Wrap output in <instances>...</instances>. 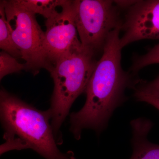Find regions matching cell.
Wrapping results in <instances>:
<instances>
[{"label": "cell", "instance_id": "cell-1", "mask_svg": "<svg viewBox=\"0 0 159 159\" xmlns=\"http://www.w3.org/2000/svg\"><path fill=\"white\" fill-rule=\"evenodd\" d=\"M121 31V26L110 34L84 92L85 103L70 115V131L77 140L84 129H93L97 134L105 129L114 111L126 100L125 89H135L140 82L133 80L122 68Z\"/></svg>", "mask_w": 159, "mask_h": 159}, {"label": "cell", "instance_id": "cell-2", "mask_svg": "<svg viewBox=\"0 0 159 159\" xmlns=\"http://www.w3.org/2000/svg\"><path fill=\"white\" fill-rule=\"evenodd\" d=\"M0 119L5 140L1 155L30 149L45 159H77L73 152H63L58 148L48 110H39L3 88L0 91Z\"/></svg>", "mask_w": 159, "mask_h": 159}, {"label": "cell", "instance_id": "cell-3", "mask_svg": "<svg viewBox=\"0 0 159 159\" xmlns=\"http://www.w3.org/2000/svg\"><path fill=\"white\" fill-rule=\"evenodd\" d=\"M93 51L81 47L63 56L50 72L54 87L48 109L51 125L59 144L61 128L77 97L84 93L97 61Z\"/></svg>", "mask_w": 159, "mask_h": 159}, {"label": "cell", "instance_id": "cell-4", "mask_svg": "<svg viewBox=\"0 0 159 159\" xmlns=\"http://www.w3.org/2000/svg\"><path fill=\"white\" fill-rule=\"evenodd\" d=\"M6 19L12 39L26 61L27 71L34 75L52 67L46 56L45 31L38 23L35 14L29 11L19 0L4 1Z\"/></svg>", "mask_w": 159, "mask_h": 159}, {"label": "cell", "instance_id": "cell-5", "mask_svg": "<svg viewBox=\"0 0 159 159\" xmlns=\"http://www.w3.org/2000/svg\"><path fill=\"white\" fill-rule=\"evenodd\" d=\"M76 23L82 47L103 51L111 32L122 26L119 7L109 0H75Z\"/></svg>", "mask_w": 159, "mask_h": 159}, {"label": "cell", "instance_id": "cell-6", "mask_svg": "<svg viewBox=\"0 0 159 159\" xmlns=\"http://www.w3.org/2000/svg\"><path fill=\"white\" fill-rule=\"evenodd\" d=\"M45 25L46 56L53 70L60 58L82 46L78 37L75 1L68 0L61 11L46 20Z\"/></svg>", "mask_w": 159, "mask_h": 159}, {"label": "cell", "instance_id": "cell-7", "mask_svg": "<svg viewBox=\"0 0 159 159\" xmlns=\"http://www.w3.org/2000/svg\"><path fill=\"white\" fill-rule=\"evenodd\" d=\"M121 30L122 48L137 41L159 40V0L137 1L129 7Z\"/></svg>", "mask_w": 159, "mask_h": 159}, {"label": "cell", "instance_id": "cell-8", "mask_svg": "<svg viewBox=\"0 0 159 159\" xmlns=\"http://www.w3.org/2000/svg\"><path fill=\"white\" fill-rule=\"evenodd\" d=\"M130 125L133 152L129 159H159V145L148 139L153 123L149 119L138 118L132 120Z\"/></svg>", "mask_w": 159, "mask_h": 159}, {"label": "cell", "instance_id": "cell-9", "mask_svg": "<svg viewBox=\"0 0 159 159\" xmlns=\"http://www.w3.org/2000/svg\"><path fill=\"white\" fill-rule=\"evenodd\" d=\"M68 0H19L26 9L49 19L62 10Z\"/></svg>", "mask_w": 159, "mask_h": 159}, {"label": "cell", "instance_id": "cell-10", "mask_svg": "<svg viewBox=\"0 0 159 159\" xmlns=\"http://www.w3.org/2000/svg\"><path fill=\"white\" fill-rule=\"evenodd\" d=\"M0 48L15 58L22 55L14 42L6 19L4 1H0Z\"/></svg>", "mask_w": 159, "mask_h": 159}, {"label": "cell", "instance_id": "cell-11", "mask_svg": "<svg viewBox=\"0 0 159 159\" xmlns=\"http://www.w3.org/2000/svg\"><path fill=\"white\" fill-rule=\"evenodd\" d=\"M23 70H27L25 63L21 64L16 58L7 52H0V80L5 76L13 73H19Z\"/></svg>", "mask_w": 159, "mask_h": 159}, {"label": "cell", "instance_id": "cell-12", "mask_svg": "<svg viewBox=\"0 0 159 159\" xmlns=\"http://www.w3.org/2000/svg\"><path fill=\"white\" fill-rule=\"evenodd\" d=\"M155 64H159V44L147 54L136 58L132 66L131 70L136 72L145 66Z\"/></svg>", "mask_w": 159, "mask_h": 159}, {"label": "cell", "instance_id": "cell-13", "mask_svg": "<svg viewBox=\"0 0 159 159\" xmlns=\"http://www.w3.org/2000/svg\"><path fill=\"white\" fill-rule=\"evenodd\" d=\"M134 89V94L159 98V76L151 82H140Z\"/></svg>", "mask_w": 159, "mask_h": 159}, {"label": "cell", "instance_id": "cell-14", "mask_svg": "<svg viewBox=\"0 0 159 159\" xmlns=\"http://www.w3.org/2000/svg\"><path fill=\"white\" fill-rule=\"evenodd\" d=\"M134 97L138 101L146 102L159 111V98L137 94H134Z\"/></svg>", "mask_w": 159, "mask_h": 159}]
</instances>
